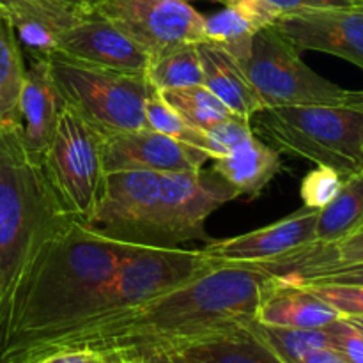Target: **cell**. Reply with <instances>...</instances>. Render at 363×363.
<instances>
[{"instance_id": "6da1fadb", "label": "cell", "mask_w": 363, "mask_h": 363, "mask_svg": "<svg viewBox=\"0 0 363 363\" xmlns=\"http://www.w3.org/2000/svg\"><path fill=\"white\" fill-rule=\"evenodd\" d=\"M138 247L71 220L43 247L14 296L0 363H30L52 342L84 328L119 266Z\"/></svg>"}, {"instance_id": "7a4b0ae2", "label": "cell", "mask_w": 363, "mask_h": 363, "mask_svg": "<svg viewBox=\"0 0 363 363\" xmlns=\"http://www.w3.org/2000/svg\"><path fill=\"white\" fill-rule=\"evenodd\" d=\"M268 279V273L255 266L216 262L208 272L169 293L62 339L45 354L91 350L108 357L177 350L213 333L255 321Z\"/></svg>"}, {"instance_id": "3957f363", "label": "cell", "mask_w": 363, "mask_h": 363, "mask_svg": "<svg viewBox=\"0 0 363 363\" xmlns=\"http://www.w3.org/2000/svg\"><path fill=\"white\" fill-rule=\"evenodd\" d=\"M74 220L18 126L0 128V339L14 296L46 243Z\"/></svg>"}, {"instance_id": "277c9868", "label": "cell", "mask_w": 363, "mask_h": 363, "mask_svg": "<svg viewBox=\"0 0 363 363\" xmlns=\"http://www.w3.org/2000/svg\"><path fill=\"white\" fill-rule=\"evenodd\" d=\"M277 151L289 152L342 176L363 170V116L347 105L264 108L250 119Z\"/></svg>"}, {"instance_id": "5b68a950", "label": "cell", "mask_w": 363, "mask_h": 363, "mask_svg": "<svg viewBox=\"0 0 363 363\" xmlns=\"http://www.w3.org/2000/svg\"><path fill=\"white\" fill-rule=\"evenodd\" d=\"M48 62L64 101L103 137L147 128L145 99L155 89L145 74L89 66L60 55L50 57Z\"/></svg>"}, {"instance_id": "8992f818", "label": "cell", "mask_w": 363, "mask_h": 363, "mask_svg": "<svg viewBox=\"0 0 363 363\" xmlns=\"http://www.w3.org/2000/svg\"><path fill=\"white\" fill-rule=\"evenodd\" d=\"M300 53L273 25L255 32L250 50L238 62L264 108L346 105L351 91L315 73Z\"/></svg>"}, {"instance_id": "52a82bcc", "label": "cell", "mask_w": 363, "mask_h": 363, "mask_svg": "<svg viewBox=\"0 0 363 363\" xmlns=\"http://www.w3.org/2000/svg\"><path fill=\"white\" fill-rule=\"evenodd\" d=\"M215 264L216 262L211 261L202 250L142 245L119 266L113 279L108 282L105 296H103L94 318L84 328L77 330L62 339H67V337L92 328L96 325H101V323L124 314L160 294L169 293V291L183 286L194 277L202 275ZM62 339L45 347L30 363L39 360L53 344L60 342Z\"/></svg>"}, {"instance_id": "ba28073f", "label": "cell", "mask_w": 363, "mask_h": 363, "mask_svg": "<svg viewBox=\"0 0 363 363\" xmlns=\"http://www.w3.org/2000/svg\"><path fill=\"white\" fill-rule=\"evenodd\" d=\"M103 138L66 103L52 144L43 156L57 197L64 209L80 222L92 215L105 183Z\"/></svg>"}, {"instance_id": "9c48e42d", "label": "cell", "mask_w": 363, "mask_h": 363, "mask_svg": "<svg viewBox=\"0 0 363 363\" xmlns=\"http://www.w3.org/2000/svg\"><path fill=\"white\" fill-rule=\"evenodd\" d=\"M240 197L215 170L167 172L160 176V191L149 220L144 245L181 247L191 240L211 241L206 220L227 202Z\"/></svg>"}, {"instance_id": "30bf717a", "label": "cell", "mask_w": 363, "mask_h": 363, "mask_svg": "<svg viewBox=\"0 0 363 363\" xmlns=\"http://www.w3.org/2000/svg\"><path fill=\"white\" fill-rule=\"evenodd\" d=\"M94 9L151 59L204 41V16L186 0H96Z\"/></svg>"}, {"instance_id": "8fae6325", "label": "cell", "mask_w": 363, "mask_h": 363, "mask_svg": "<svg viewBox=\"0 0 363 363\" xmlns=\"http://www.w3.org/2000/svg\"><path fill=\"white\" fill-rule=\"evenodd\" d=\"M158 172L110 170L92 215L84 223L130 243L144 245L160 191Z\"/></svg>"}, {"instance_id": "7c38bea8", "label": "cell", "mask_w": 363, "mask_h": 363, "mask_svg": "<svg viewBox=\"0 0 363 363\" xmlns=\"http://www.w3.org/2000/svg\"><path fill=\"white\" fill-rule=\"evenodd\" d=\"M273 27L300 52L330 53L363 69V7L289 13Z\"/></svg>"}, {"instance_id": "4fadbf2b", "label": "cell", "mask_w": 363, "mask_h": 363, "mask_svg": "<svg viewBox=\"0 0 363 363\" xmlns=\"http://www.w3.org/2000/svg\"><path fill=\"white\" fill-rule=\"evenodd\" d=\"M57 55L89 66L145 74L151 57L121 28L91 7L64 34Z\"/></svg>"}, {"instance_id": "5bb4252c", "label": "cell", "mask_w": 363, "mask_h": 363, "mask_svg": "<svg viewBox=\"0 0 363 363\" xmlns=\"http://www.w3.org/2000/svg\"><path fill=\"white\" fill-rule=\"evenodd\" d=\"M319 209L301 208L275 223L229 238V240L208 241L201 248L211 261L230 264L259 266L272 262L282 255L296 252L314 243L315 218Z\"/></svg>"}, {"instance_id": "9a60e30c", "label": "cell", "mask_w": 363, "mask_h": 363, "mask_svg": "<svg viewBox=\"0 0 363 363\" xmlns=\"http://www.w3.org/2000/svg\"><path fill=\"white\" fill-rule=\"evenodd\" d=\"M201 149L158 133L151 128L110 135L103 138L105 170H149V172H190L208 162Z\"/></svg>"}, {"instance_id": "2e32d148", "label": "cell", "mask_w": 363, "mask_h": 363, "mask_svg": "<svg viewBox=\"0 0 363 363\" xmlns=\"http://www.w3.org/2000/svg\"><path fill=\"white\" fill-rule=\"evenodd\" d=\"M64 106L66 101L53 80L48 59H30L18 106V131L30 158L43 162Z\"/></svg>"}, {"instance_id": "e0dca14e", "label": "cell", "mask_w": 363, "mask_h": 363, "mask_svg": "<svg viewBox=\"0 0 363 363\" xmlns=\"http://www.w3.org/2000/svg\"><path fill=\"white\" fill-rule=\"evenodd\" d=\"M4 11L28 57L50 59L59 52L64 34L87 9L64 6L55 0H9Z\"/></svg>"}, {"instance_id": "ac0fdd59", "label": "cell", "mask_w": 363, "mask_h": 363, "mask_svg": "<svg viewBox=\"0 0 363 363\" xmlns=\"http://www.w3.org/2000/svg\"><path fill=\"white\" fill-rule=\"evenodd\" d=\"M340 318L339 311L298 284L269 277L262 287L255 321L279 328L321 330Z\"/></svg>"}, {"instance_id": "d6986e66", "label": "cell", "mask_w": 363, "mask_h": 363, "mask_svg": "<svg viewBox=\"0 0 363 363\" xmlns=\"http://www.w3.org/2000/svg\"><path fill=\"white\" fill-rule=\"evenodd\" d=\"M202 66V85L222 99L236 116L250 121L264 110L261 98L248 82L236 57L216 43H197Z\"/></svg>"}, {"instance_id": "ffe728a7", "label": "cell", "mask_w": 363, "mask_h": 363, "mask_svg": "<svg viewBox=\"0 0 363 363\" xmlns=\"http://www.w3.org/2000/svg\"><path fill=\"white\" fill-rule=\"evenodd\" d=\"M252 323L213 333L170 351L186 363H286L255 332Z\"/></svg>"}, {"instance_id": "44dd1931", "label": "cell", "mask_w": 363, "mask_h": 363, "mask_svg": "<svg viewBox=\"0 0 363 363\" xmlns=\"http://www.w3.org/2000/svg\"><path fill=\"white\" fill-rule=\"evenodd\" d=\"M213 170L240 195L257 197L282 170L280 152L252 133L225 156L213 160Z\"/></svg>"}, {"instance_id": "7402d4cb", "label": "cell", "mask_w": 363, "mask_h": 363, "mask_svg": "<svg viewBox=\"0 0 363 363\" xmlns=\"http://www.w3.org/2000/svg\"><path fill=\"white\" fill-rule=\"evenodd\" d=\"M358 262H363V225L335 243H311L300 250L291 252L255 268L262 269L269 277H293L328 266L358 264Z\"/></svg>"}, {"instance_id": "603a6c76", "label": "cell", "mask_w": 363, "mask_h": 363, "mask_svg": "<svg viewBox=\"0 0 363 363\" xmlns=\"http://www.w3.org/2000/svg\"><path fill=\"white\" fill-rule=\"evenodd\" d=\"M363 225V172L346 177L342 188L330 204L318 211L315 245H330L342 240Z\"/></svg>"}, {"instance_id": "cb8c5ba5", "label": "cell", "mask_w": 363, "mask_h": 363, "mask_svg": "<svg viewBox=\"0 0 363 363\" xmlns=\"http://www.w3.org/2000/svg\"><path fill=\"white\" fill-rule=\"evenodd\" d=\"M25 73L23 48L9 16L0 7V128L18 126V106Z\"/></svg>"}, {"instance_id": "d4e9b609", "label": "cell", "mask_w": 363, "mask_h": 363, "mask_svg": "<svg viewBox=\"0 0 363 363\" xmlns=\"http://www.w3.org/2000/svg\"><path fill=\"white\" fill-rule=\"evenodd\" d=\"M149 84L158 92L202 84V66L197 43L177 46L149 60Z\"/></svg>"}, {"instance_id": "484cf974", "label": "cell", "mask_w": 363, "mask_h": 363, "mask_svg": "<svg viewBox=\"0 0 363 363\" xmlns=\"http://www.w3.org/2000/svg\"><path fill=\"white\" fill-rule=\"evenodd\" d=\"M191 126L199 130H211L218 124L233 119H243L236 116L225 103L216 98L208 87L202 84L190 87L170 89L160 92Z\"/></svg>"}, {"instance_id": "4316f807", "label": "cell", "mask_w": 363, "mask_h": 363, "mask_svg": "<svg viewBox=\"0 0 363 363\" xmlns=\"http://www.w3.org/2000/svg\"><path fill=\"white\" fill-rule=\"evenodd\" d=\"M252 326L286 363H301L308 351L318 350V347H330V335L325 328H279V326L261 325L257 321L252 323Z\"/></svg>"}, {"instance_id": "83f0119b", "label": "cell", "mask_w": 363, "mask_h": 363, "mask_svg": "<svg viewBox=\"0 0 363 363\" xmlns=\"http://www.w3.org/2000/svg\"><path fill=\"white\" fill-rule=\"evenodd\" d=\"M255 32L257 28L230 7L204 18V41L223 46L238 60L248 53Z\"/></svg>"}, {"instance_id": "f1b7e54d", "label": "cell", "mask_w": 363, "mask_h": 363, "mask_svg": "<svg viewBox=\"0 0 363 363\" xmlns=\"http://www.w3.org/2000/svg\"><path fill=\"white\" fill-rule=\"evenodd\" d=\"M145 123H147V128L158 133L199 149L202 130L191 126L158 91H152L151 96L145 99Z\"/></svg>"}, {"instance_id": "f546056e", "label": "cell", "mask_w": 363, "mask_h": 363, "mask_svg": "<svg viewBox=\"0 0 363 363\" xmlns=\"http://www.w3.org/2000/svg\"><path fill=\"white\" fill-rule=\"evenodd\" d=\"M347 176L330 167H315L301 179L300 195L305 208L323 209L337 197Z\"/></svg>"}, {"instance_id": "4dcf8cb0", "label": "cell", "mask_w": 363, "mask_h": 363, "mask_svg": "<svg viewBox=\"0 0 363 363\" xmlns=\"http://www.w3.org/2000/svg\"><path fill=\"white\" fill-rule=\"evenodd\" d=\"M291 282V280H289ZM332 305L340 315H363V286L328 282H293Z\"/></svg>"}, {"instance_id": "1f68e13d", "label": "cell", "mask_w": 363, "mask_h": 363, "mask_svg": "<svg viewBox=\"0 0 363 363\" xmlns=\"http://www.w3.org/2000/svg\"><path fill=\"white\" fill-rule=\"evenodd\" d=\"M330 347L340 354L346 363H363V339L346 318H340L326 326Z\"/></svg>"}, {"instance_id": "d6a6232c", "label": "cell", "mask_w": 363, "mask_h": 363, "mask_svg": "<svg viewBox=\"0 0 363 363\" xmlns=\"http://www.w3.org/2000/svg\"><path fill=\"white\" fill-rule=\"evenodd\" d=\"M291 282H328V284H354L363 286V262L358 264H340L319 268L314 272L300 273L293 277H280Z\"/></svg>"}, {"instance_id": "836d02e7", "label": "cell", "mask_w": 363, "mask_h": 363, "mask_svg": "<svg viewBox=\"0 0 363 363\" xmlns=\"http://www.w3.org/2000/svg\"><path fill=\"white\" fill-rule=\"evenodd\" d=\"M225 7L238 11L257 30L275 25L284 16L282 11L269 0H225Z\"/></svg>"}, {"instance_id": "e575fe53", "label": "cell", "mask_w": 363, "mask_h": 363, "mask_svg": "<svg viewBox=\"0 0 363 363\" xmlns=\"http://www.w3.org/2000/svg\"><path fill=\"white\" fill-rule=\"evenodd\" d=\"M284 14L303 13L318 9H339V7H363V0H269Z\"/></svg>"}, {"instance_id": "d590c367", "label": "cell", "mask_w": 363, "mask_h": 363, "mask_svg": "<svg viewBox=\"0 0 363 363\" xmlns=\"http://www.w3.org/2000/svg\"><path fill=\"white\" fill-rule=\"evenodd\" d=\"M34 363H105V357L91 350H62L45 354Z\"/></svg>"}, {"instance_id": "8d00e7d4", "label": "cell", "mask_w": 363, "mask_h": 363, "mask_svg": "<svg viewBox=\"0 0 363 363\" xmlns=\"http://www.w3.org/2000/svg\"><path fill=\"white\" fill-rule=\"evenodd\" d=\"M108 357H117L126 363H186L179 354L170 350H149L130 354H108Z\"/></svg>"}, {"instance_id": "74e56055", "label": "cell", "mask_w": 363, "mask_h": 363, "mask_svg": "<svg viewBox=\"0 0 363 363\" xmlns=\"http://www.w3.org/2000/svg\"><path fill=\"white\" fill-rule=\"evenodd\" d=\"M301 363H346L340 358L339 353L332 350V347H318L305 354Z\"/></svg>"}, {"instance_id": "f35d334b", "label": "cell", "mask_w": 363, "mask_h": 363, "mask_svg": "<svg viewBox=\"0 0 363 363\" xmlns=\"http://www.w3.org/2000/svg\"><path fill=\"white\" fill-rule=\"evenodd\" d=\"M55 2L64 4V6L77 7V9H91V7H94L96 0H55Z\"/></svg>"}, {"instance_id": "ab89813d", "label": "cell", "mask_w": 363, "mask_h": 363, "mask_svg": "<svg viewBox=\"0 0 363 363\" xmlns=\"http://www.w3.org/2000/svg\"><path fill=\"white\" fill-rule=\"evenodd\" d=\"M347 106H353V108L360 110L363 116V91H351L350 99L346 103Z\"/></svg>"}, {"instance_id": "60d3db41", "label": "cell", "mask_w": 363, "mask_h": 363, "mask_svg": "<svg viewBox=\"0 0 363 363\" xmlns=\"http://www.w3.org/2000/svg\"><path fill=\"white\" fill-rule=\"evenodd\" d=\"M344 318L354 326V330L360 333V337L363 339V315H344Z\"/></svg>"}, {"instance_id": "b9f144b4", "label": "cell", "mask_w": 363, "mask_h": 363, "mask_svg": "<svg viewBox=\"0 0 363 363\" xmlns=\"http://www.w3.org/2000/svg\"><path fill=\"white\" fill-rule=\"evenodd\" d=\"M105 363H126V362L121 360V358L117 357H105Z\"/></svg>"}, {"instance_id": "7bdbcfd3", "label": "cell", "mask_w": 363, "mask_h": 363, "mask_svg": "<svg viewBox=\"0 0 363 363\" xmlns=\"http://www.w3.org/2000/svg\"><path fill=\"white\" fill-rule=\"evenodd\" d=\"M7 2H9V0H0V7H2V9H4V6H6Z\"/></svg>"}, {"instance_id": "ee69618b", "label": "cell", "mask_w": 363, "mask_h": 363, "mask_svg": "<svg viewBox=\"0 0 363 363\" xmlns=\"http://www.w3.org/2000/svg\"><path fill=\"white\" fill-rule=\"evenodd\" d=\"M216 2H225V0H216Z\"/></svg>"}, {"instance_id": "f6af8a7d", "label": "cell", "mask_w": 363, "mask_h": 363, "mask_svg": "<svg viewBox=\"0 0 363 363\" xmlns=\"http://www.w3.org/2000/svg\"><path fill=\"white\" fill-rule=\"evenodd\" d=\"M362 172H363V170H362Z\"/></svg>"}]
</instances>
